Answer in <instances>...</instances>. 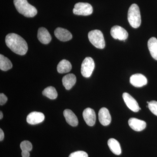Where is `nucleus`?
Listing matches in <instances>:
<instances>
[{
  "label": "nucleus",
  "instance_id": "nucleus-1",
  "mask_svg": "<svg viewBox=\"0 0 157 157\" xmlns=\"http://www.w3.org/2000/svg\"><path fill=\"white\" fill-rule=\"evenodd\" d=\"M6 42L7 46L12 51L19 55H24L28 50L26 42L17 34L10 33L7 35Z\"/></svg>",
  "mask_w": 157,
  "mask_h": 157
},
{
  "label": "nucleus",
  "instance_id": "nucleus-2",
  "mask_svg": "<svg viewBox=\"0 0 157 157\" xmlns=\"http://www.w3.org/2000/svg\"><path fill=\"white\" fill-rule=\"evenodd\" d=\"M14 4L18 12L25 17H33L37 14L36 9L27 0H14Z\"/></svg>",
  "mask_w": 157,
  "mask_h": 157
},
{
  "label": "nucleus",
  "instance_id": "nucleus-3",
  "mask_svg": "<svg viewBox=\"0 0 157 157\" xmlns=\"http://www.w3.org/2000/svg\"><path fill=\"white\" fill-rule=\"evenodd\" d=\"M128 19L132 27L136 29L140 27L141 24V16L139 7L136 4H132L129 8Z\"/></svg>",
  "mask_w": 157,
  "mask_h": 157
},
{
  "label": "nucleus",
  "instance_id": "nucleus-4",
  "mask_svg": "<svg viewBox=\"0 0 157 157\" xmlns=\"http://www.w3.org/2000/svg\"><path fill=\"white\" fill-rule=\"evenodd\" d=\"M88 38L90 42L96 48L103 49L105 47L104 35L101 31L94 30L90 31L88 34Z\"/></svg>",
  "mask_w": 157,
  "mask_h": 157
},
{
  "label": "nucleus",
  "instance_id": "nucleus-5",
  "mask_svg": "<svg viewBox=\"0 0 157 157\" xmlns=\"http://www.w3.org/2000/svg\"><path fill=\"white\" fill-rule=\"evenodd\" d=\"M93 12L92 6L87 3H76L73 9V13L78 15L88 16L92 14Z\"/></svg>",
  "mask_w": 157,
  "mask_h": 157
},
{
  "label": "nucleus",
  "instance_id": "nucleus-6",
  "mask_svg": "<svg viewBox=\"0 0 157 157\" xmlns=\"http://www.w3.org/2000/svg\"><path fill=\"white\" fill-rule=\"evenodd\" d=\"M94 68V62L93 59L90 57L86 58L82 63V75L85 77L89 78L91 76Z\"/></svg>",
  "mask_w": 157,
  "mask_h": 157
},
{
  "label": "nucleus",
  "instance_id": "nucleus-7",
  "mask_svg": "<svg viewBox=\"0 0 157 157\" xmlns=\"http://www.w3.org/2000/svg\"><path fill=\"white\" fill-rule=\"evenodd\" d=\"M110 34L113 38L121 41H124L128 36L127 31L120 26L113 27L110 31Z\"/></svg>",
  "mask_w": 157,
  "mask_h": 157
},
{
  "label": "nucleus",
  "instance_id": "nucleus-8",
  "mask_svg": "<svg viewBox=\"0 0 157 157\" xmlns=\"http://www.w3.org/2000/svg\"><path fill=\"white\" fill-rule=\"evenodd\" d=\"M123 98L127 107L133 112H137L141 109L137 101L132 96L127 93L123 94Z\"/></svg>",
  "mask_w": 157,
  "mask_h": 157
},
{
  "label": "nucleus",
  "instance_id": "nucleus-9",
  "mask_svg": "<svg viewBox=\"0 0 157 157\" xmlns=\"http://www.w3.org/2000/svg\"><path fill=\"white\" fill-rule=\"evenodd\" d=\"M130 83L136 87H140L147 84V80L146 77L140 73L134 74L130 78Z\"/></svg>",
  "mask_w": 157,
  "mask_h": 157
},
{
  "label": "nucleus",
  "instance_id": "nucleus-10",
  "mask_svg": "<svg viewBox=\"0 0 157 157\" xmlns=\"http://www.w3.org/2000/svg\"><path fill=\"white\" fill-rule=\"evenodd\" d=\"M83 119L88 125L93 126L94 125L96 121L95 112L90 108L85 109L82 113Z\"/></svg>",
  "mask_w": 157,
  "mask_h": 157
},
{
  "label": "nucleus",
  "instance_id": "nucleus-11",
  "mask_svg": "<svg viewBox=\"0 0 157 157\" xmlns=\"http://www.w3.org/2000/svg\"><path fill=\"white\" fill-rule=\"evenodd\" d=\"M45 119V115L43 113L39 112H31L27 117V122L31 125L41 123Z\"/></svg>",
  "mask_w": 157,
  "mask_h": 157
},
{
  "label": "nucleus",
  "instance_id": "nucleus-12",
  "mask_svg": "<svg viewBox=\"0 0 157 157\" xmlns=\"http://www.w3.org/2000/svg\"><path fill=\"white\" fill-rule=\"evenodd\" d=\"M98 117L100 123L103 125L107 126L111 123V115L108 109L105 107H103L100 109Z\"/></svg>",
  "mask_w": 157,
  "mask_h": 157
},
{
  "label": "nucleus",
  "instance_id": "nucleus-13",
  "mask_svg": "<svg viewBox=\"0 0 157 157\" xmlns=\"http://www.w3.org/2000/svg\"><path fill=\"white\" fill-rule=\"evenodd\" d=\"M129 126L136 132H141L146 127V123L144 121L136 118H131L128 121Z\"/></svg>",
  "mask_w": 157,
  "mask_h": 157
},
{
  "label": "nucleus",
  "instance_id": "nucleus-14",
  "mask_svg": "<svg viewBox=\"0 0 157 157\" xmlns=\"http://www.w3.org/2000/svg\"><path fill=\"white\" fill-rule=\"evenodd\" d=\"M56 37L60 41L67 42L72 39V35L67 30L62 28H57L54 32Z\"/></svg>",
  "mask_w": 157,
  "mask_h": 157
},
{
  "label": "nucleus",
  "instance_id": "nucleus-15",
  "mask_svg": "<svg viewBox=\"0 0 157 157\" xmlns=\"http://www.w3.org/2000/svg\"><path fill=\"white\" fill-rule=\"evenodd\" d=\"M64 116L67 123L73 127L77 126L78 124V120L74 113L69 109H65L63 112Z\"/></svg>",
  "mask_w": 157,
  "mask_h": 157
},
{
  "label": "nucleus",
  "instance_id": "nucleus-16",
  "mask_svg": "<svg viewBox=\"0 0 157 157\" xmlns=\"http://www.w3.org/2000/svg\"><path fill=\"white\" fill-rule=\"evenodd\" d=\"M38 38L41 43L47 44L51 41L52 38L48 31L45 28H40L38 30Z\"/></svg>",
  "mask_w": 157,
  "mask_h": 157
},
{
  "label": "nucleus",
  "instance_id": "nucleus-17",
  "mask_svg": "<svg viewBox=\"0 0 157 157\" xmlns=\"http://www.w3.org/2000/svg\"><path fill=\"white\" fill-rule=\"evenodd\" d=\"M76 76L72 73L66 75L62 79L63 84L67 90L71 89L76 83Z\"/></svg>",
  "mask_w": 157,
  "mask_h": 157
},
{
  "label": "nucleus",
  "instance_id": "nucleus-18",
  "mask_svg": "<svg viewBox=\"0 0 157 157\" xmlns=\"http://www.w3.org/2000/svg\"><path fill=\"white\" fill-rule=\"evenodd\" d=\"M108 145L111 151L116 155L121 154V149L119 142L114 138H110L108 140Z\"/></svg>",
  "mask_w": 157,
  "mask_h": 157
},
{
  "label": "nucleus",
  "instance_id": "nucleus-19",
  "mask_svg": "<svg viewBox=\"0 0 157 157\" xmlns=\"http://www.w3.org/2000/svg\"><path fill=\"white\" fill-rule=\"evenodd\" d=\"M148 48L151 56L157 60V39L152 37L148 40Z\"/></svg>",
  "mask_w": 157,
  "mask_h": 157
},
{
  "label": "nucleus",
  "instance_id": "nucleus-20",
  "mask_svg": "<svg viewBox=\"0 0 157 157\" xmlns=\"http://www.w3.org/2000/svg\"><path fill=\"white\" fill-rule=\"evenodd\" d=\"M57 69L59 73H68L72 69V65L67 60L63 59L59 63Z\"/></svg>",
  "mask_w": 157,
  "mask_h": 157
},
{
  "label": "nucleus",
  "instance_id": "nucleus-21",
  "mask_svg": "<svg viewBox=\"0 0 157 157\" xmlns=\"http://www.w3.org/2000/svg\"><path fill=\"white\" fill-rule=\"evenodd\" d=\"M12 67V64L8 58L0 55V69L2 71H8Z\"/></svg>",
  "mask_w": 157,
  "mask_h": 157
},
{
  "label": "nucleus",
  "instance_id": "nucleus-22",
  "mask_svg": "<svg viewBox=\"0 0 157 157\" xmlns=\"http://www.w3.org/2000/svg\"><path fill=\"white\" fill-rule=\"evenodd\" d=\"M42 94L43 95L52 100L56 99L58 96L56 90L53 86H48L42 92Z\"/></svg>",
  "mask_w": 157,
  "mask_h": 157
},
{
  "label": "nucleus",
  "instance_id": "nucleus-23",
  "mask_svg": "<svg viewBox=\"0 0 157 157\" xmlns=\"http://www.w3.org/2000/svg\"><path fill=\"white\" fill-rule=\"evenodd\" d=\"M20 147L22 151H30L33 149V145L28 140H24L21 142Z\"/></svg>",
  "mask_w": 157,
  "mask_h": 157
},
{
  "label": "nucleus",
  "instance_id": "nucleus-24",
  "mask_svg": "<svg viewBox=\"0 0 157 157\" xmlns=\"http://www.w3.org/2000/svg\"><path fill=\"white\" fill-rule=\"evenodd\" d=\"M148 107L150 110L157 116V101H153L149 102L148 104Z\"/></svg>",
  "mask_w": 157,
  "mask_h": 157
},
{
  "label": "nucleus",
  "instance_id": "nucleus-25",
  "mask_svg": "<svg viewBox=\"0 0 157 157\" xmlns=\"http://www.w3.org/2000/svg\"><path fill=\"white\" fill-rule=\"evenodd\" d=\"M69 157H88V155L86 152L79 151L72 153Z\"/></svg>",
  "mask_w": 157,
  "mask_h": 157
},
{
  "label": "nucleus",
  "instance_id": "nucleus-26",
  "mask_svg": "<svg viewBox=\"0 0 157 157\" xmlns=\"http://www.w3.org/2000/svg\"><path fill=\"white\" fill-rule=\"evenodd\" d=\"M8 101V98L4 94H0V105H3L6 104Z\"/></svg>",
  "mask_w": 157,
  "mask_h": 157
},
{
  "label": "nucleus",
  "instance_id": "nucleus-27",
  "mask_svg": "<svg viewBox=\"0 0 157 157\" xmlns=\"http://www.w3.org/2000/svg\"><path fill=\"white\" fill-rule=\"evenodd\" d=\"M21 155H22V157H29V151H22L21 152Z\"/></svg>",
  "mask_w": 157,
  "mask_h": 157
},
{
  "label": "nucleus",
  "instance_id": "nucleus-28",
  "mask_svg": "<svg viewBox=\"0 0 157 157\" xmlns=\"http://www.w3.org/2000/svg\"><path fill=\"white\" fill-rule=\"evenodd\" d=\"M4 137H5V135H4V132L2 129H0V140L2 141L4 139Z\"/></svg>",
  "mask_w": 157,
  "mask_h": 157
},
{
  "label": "nucleus",
  "instance_id": "nucleus-29",
  "mask_svg": "<svg viewBox=\"0 0 157 157\" xmlns=\"http://www.w3.org/2000/svg\"><path fill=\"white\" fill-rule=\"evenodd\" d=\"M3 116L2 112L1 111V112H0V119L2 120V119Z\"/></svg>",
  "mask_w": 157,
  "mask_h": 157
},
{
  "label": "nucleus",
  "instance_id": "nucleus-30",
  "mask_svg": "<svg viewBox=\"0 0 157 157\" xmlns=\"http://www.w3.org/2000/svg\"><path fill=\"white\" fill-rule=\"evenodd\" d=\"M147 104H148L149 103V102L148 101H147Z\"/></svg>",
  "mask_w": 157,
  "mask_h": 157
}]
</instances>
